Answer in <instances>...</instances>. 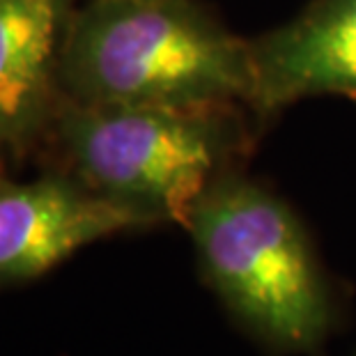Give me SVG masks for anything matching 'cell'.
Segmentation results:
<instances>
[{"label": "cell", "mask_w": 356, "mask_h": 356, "mask_svg": "<svg viewBox=\"0 0 356 356\" xmlns=\"http://www.w3.org/2000/svg\"><path fill=\"white\" fill-rule=\"evenodd\" d=\"M60 88L86 106L248 108L251 40L195 0H88L67 26Z\"/></svg>", "instance_id": "cell-1"}, {"label": "cell", "mask_w": 356, "mask_h": 356, "mask_svg": "<svg viewBox=\"0 0 356 356\" xmlns=\"http://www.w3.org/2000/svg\"><path fill=\"white\" fill-rule=\"evenodd\" d=\"M202 280L264 352H322L340 306L304 223L267 186L230 170L200 195L184 225Z\"/></svg>", "instance_id": "cell-2"}, {"label": "cell", "mask_w": 356, "mask_h": 356, "mask_svg": "<svg viewBox=\"0 0 356 356\" xmlns=\"http://www.w3.org/2000/svg\"><path fill=\"white\" fill-rule=\"evenodd\" d=\"M246 113L241 106H86L63 97L53 122L83 186L152 225L184 228L200 195L251 145Z\"/></svg>", "instance_id": "cell-3"}, {"label": "cell", "mask_w": 356, "mask_h": 356, "mask_svg": "<svg viewBox=\"0 0 356 356\" xmlns=\"http://www.w3.org/2000/svg\"><path fill=\"white\" fill-rule=\"evenodd\" d=\"M147 225L138 211L90 191L76 177L0 181V287L47 274L92 241Z\"/></svg>", "instance_id": "cell-4"}, {"label": "cell", "mask_w": 356, "mask_h": 356, "mask_svg": "<svg viewBox=\"0 0 356 356\" xmlns=\"http://www.w3.org/2000/svg\"><path fill=\"white\" fill-rule=\"evenodd\" d=\"M257 122L306 97L356 102V0H313L287 24L251 40Z\"/></svg>", "instance_id": "cell-5"}, {"label": "cell", "mask_w": 356, "mask_h": 356, "mask_svg": "<svg viewBox=\"0 0 356 356\" xmlns=\"http://www.w3.org/2000/svg\"><path fill=\"white\" fill-rule=\"evenodd\" d=\"M70 0H0V145H21L60 106Z\"/></svg>", "instance_id": "cell-6"}]
</instances>
